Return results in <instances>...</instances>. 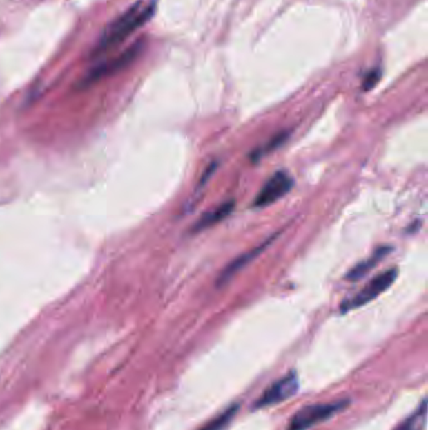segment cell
Masks as SVG:
<instances>
[{
  "instance_id": "10",
  "label": "cell",
  "mask_w": 428,
  "mask_h": 430,
  "mask_svg": "<svg viewBox=\"0 0 428 430\" xmlns=\"http://www.w3.org/2000/svg\"><path fill=\"white\" fill-rule=\"evenodd\" d=\"M426 422H427V400L423 399L420 406L403 422H400L393 430H425Z\"/></svg>"
},
{
  "instance_id": "1",
  "label": "cell",
  "mask_w": 428,
  "mask_h": 430,
  "mask_svg": "<svg viewBox=\"0 0 428 430\" xmlns=\"http://www.w3.org/2000/svg\"><path fill=\"white\" fill-rule=\"evenodd\" d=\"M155 13V3H150L144 6L142 1H137L132 7L128 8L124 15L118 17L117 19L112 21L106 28L99 42L97 44L96 55H104L110 49L117 47L118 44L124 42L136 29L142 27L145 23L150 21Z\"/></svg>"
},
{
  "instance_id": "2",
  "label": "cell",
  "mask_w": 428,
  "mask_h": 430,
  "mask_svg": "<svg viewBox=\"0 0 428 430\" xmlns=\"http://www.w3.org/2000/svg\"><path fill=\"white\" fill-rule=\"evenodd\" d=\"M348 400H339L335 402H322L308 405L295 413L290 419L286 430H309L318 424L324 423L335 414L347 408Z\"/></svg>"
},
{
  "instance_id": "8",
  "label": "cell",
  "mask_w": 428,
  "mask_h": 430,
  "mask_svg": "<svg viewBox=\"0 0 428 430\" xmlns=\"http://www.w3.org/2000/svg\"><path fill=\"white\" fill-rule=\"evenodd\" d=\"M270 242H271V239H270V241H266L265 243L260 244L259 247H256L254 250H250L249 253L242 254V257L235 259L233 263L228 264V267H226V270L221 273L217 283H219V285L226 283L228 279L234 276L235 273H237V272L240 271L242 268H244L250 261H253L259 253H262V250H265V247H266Z\"/></svg>"
},
{
  "instance_id": "4",
  "label": "cell",
  "mask_w": 428,
  "mask_h": 430,
  "mask_svg": "<svg viewBox=\"0 0 428 430\" xmlns=\"http://www.w3.org/2000/svg\"><path fill=\"white\" fill-rule=\"evenodd\" d=\"M298 389H299V379L297 373L291 371L290 374L285 375L278 382L271 384L269 388L262 393V396L256 400L255 408L264 409L285 402L297 394Z\"/></svg>"
},
{
  "instance_id": "3",
  "label": "cell",
  "mask_w": 428,
  "mask_h": 430,
  "mask_svg": "<svg viewBox=\"0 0 428 430\" xmlns=\"http://www.w3.org/2000/svg\"><path fill=\"white\" fill-rule=\"evenodd\" d=\"M397 276H398L397 268H391V270L382 272L377 277L373 278L369 283H367L366 287L362 288L354 297L345 299L344 302L340 305V311L343 313L348 312V311H352V310L372 302L373 299H377L383 292H386L391 286L393 285Z\"/></svg>"
},
{
  "instance_id": "7",
  "label": "cell",
  "mask_w": 428,
  "mask_h": 430,
  "mask_svg": "<svg viewBox=\"0 0 428 430\" xmlns=\"http://www.w3.org/2000/svg\"><path fill=\"white\" fill-rule=\"evenodd\" d=\"M233 209H234V201H226V203L221 204L217 208H215L214 210H211L206 214L202 215L200 221L195 224L193 230L195 232H200V230L213 227L215 224L224 221L225 218H228L230 213L233 212Z\"/></svg>"
},
{
  "instance_id": "5",
  "label": "cell",
  "mask_w": 428,
  "mask_h": 430,
  "mask_svg": "<svg viewBox=\"0 0 428 430\" xmlns=\"http://www.w3.org/2000/svg\"><path fill=\"white\" fill-rule=\"evenodd\" d=\"M291 187H293V179L289 174L285 171H278L265 183L262 190L256 195L253 205L255 208L269 207L275 201L280 200L284 195L288 194Z\"/></svg>"
},
{
  "instance_id": "11",
  "label": "cell",
  "mask_w": 428,
  "mask_h": 430,
  "mask_svg": "<svg viewBox=\"0 0 428 430\" xmlns=\"http://www.w3.org/2000/svg\"><path fill=\"white\" fill-rule=\"evenodd\" d=\"M239 406L233 405L228 409L225 410L222 414L216 416L213 420H210L206 425H204L200 430H224L228 424L231 423V420L234 419L235 414L237 413Z\"/></svg>"
},
{
  "instance_id": "9",
  "label": "cell",
  "mask_w": 428,
  "mask_h": 430,
  "mask_svg": "<svg viewBox=\"0 0 428 430\" xmlns=\"http://www.w3.org/2000/svg\"><path fill=\"white\" fill-rule=\"evenodd\" d=\"M388 252H389L388 247H382V248H380L373 254L372 257L368 258L363 262H360L354 268H352L351 271L348 272L347 279H349V281H358L360 278L364 277L368 272L372 271L373 268L377 265V263L382 261V258L387 256Z\"/></svg>"
},
{
  "instance_id": "6",
  "label": "cell",
  "mask_w": 428,
  "mask_h": 430,
  "mask_svg": "<svg viewBox=\"0 0 428 430\" xmlns=\"http://www.w3.org/2000/svg\"><path fill=\"white\" fill-rule=\"evenodd\" d=\"M139 50H141V44L136 43L135 46H132L127 50H124V53H121L119 56L115 57L107 62L101 63L99 66H97L96 68H93L87 75V77L84 78V84H93L104 77L110 76V75H113L115 72L122 70L137 57Z\"/></svg>"
},
{
  "instance_id": "12",
  "label": "cell",
  "mask_w": 428,
  "mask_h": 430,
  "mask_svg": "<svg viewBox=\"0 0 428 430\" xmlns=\"http://www.w3.org/2000/svg\"><path fill=\"white\" fill-rule=\"evenodd\" d=\"M380 71L374 68L367 73V76L364 77V81H363V88L364 91H371L376 84L380 82Z\"/></svg>"
}]
</instances>
